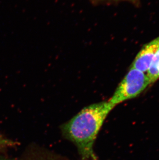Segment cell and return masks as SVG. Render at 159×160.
Here are the masks:
<instances>
[{"label": "cell", "mask_w": 159, "mask_h": 160, "mask_svg": "<svg viewBox=\"0 0 159 160\" xmlns=\"http://www.w3.org/2000/svg\"><path fill=\"white\" fill-rule=\"evenodd\" d=\"M159 46V36L143 46L134 59L131 67L147 72Z\"/></svg>", "instance_id": "3"}, {"label": "cell", "mask_w": 159, "mask_h": 160, "mask_svg": "<svg viewBox=\"0 0 159 160\" xmlns=\"http://www.w3.org/2000/svg\"><path fill=\"white\" fill-rule=\"evenodd\" d=\"M152 83L147 72L130 67L108 102L113 106L135 98Z\"/></svg>", "instance_id": "2"}, {"label": "cell", "mask_w": 159, "mask_h": 160, "mask_svg": "<svg viewBox=\"0 0 159 160\" xmlns=\"http://www.w3.org/2000/svg\"><path fill=\"white\" fill-rule=\"evenodd\" d=\"M16 143L11 139L0 135V149L14 146Z\"/></svg>", "instance_id": "5"}, {"label": "cell", "mask_w": 159, "mask_h": 160, "mask_svg": "<svg viewBox=\"0 0 159 160\" xmlns=\"http://www.w3.org/2000/svg\"><path fill=\"white\" fill-rule=\"evenodd\" d=\"M114 107L108 101L90 105L62 126L63 134L75 145L82 160L97 159L94 142L105 118Z\"/></svg>", "instance_id": "1"}, {"label": "cell", "mask_w": 159, "mask_h": 160, "mask_svg": "<svg viewBox=\"0 0 159 160\" xmlns=\"http://www.w3.org/2000/svg\"><path fill=\"white\" fill-rule=\"evenodd\" d=\"M147 74L152 83L159 79V46Z\"/></svg>", "instance_id": "4"}, {"label": "cell", "mask_w": 159, "mask_h": 160, "mask_svg": "<svg viewBox=\"0 0 159 160\" xmlns=\"http://www.w3.org/2000/svg\"><path fill=\"white\" fill-rule=\"evenodd\" d=\"M0 160H8V159H0Z\"/></svg>", "instance_id": "6"}]
</instances>
